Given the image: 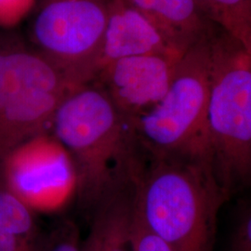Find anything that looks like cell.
I'll return each mask as SVG.
<instances>
[{
    "mask_svg": "<svg viewBox=\"0 0 251 251\" xmlns=\"http://www.w3.org/2000/svg\"><path fill=\"white\" fill-rule=\"evenodd\" d=\"M51 132L72 159L75 197L84 209L92 212L108 198L137 186L146 152L133 122L95 81L63 97Z\"/></svg>",
    "mask_w": 251,
    "mask_h": 251,
    "instance_id": "cell-1",
    "label": "cell"
},
{
    "mask_svg": "<svg viewBox=\"0 0 251 251\" xmlns=\"http://www.w3.org/2000/svg\"><path fill=\"white\" fill-rule=\"evenodd\" d=\"M135 190V210L172 251H212L217 217L230 195L211 163L149 156Z\"/></svg>",
    "mask_w": 251,
    "mask_h": 251,
    "instance_id": "cell-2",
    "label": "cell"
},
{
    "mask_svg": "<svg viewBox=\"0 0 251 251\" xmlns=\"http://www.w3.org/2000/svg\"><path fill=\"white\" fill-rule=\"evenodd\" d=\"M206 128L216 179L231 195L251 174V50L219 27L209 37Z\"/></svg>",
    "mask_w": 251,
    "mask_h": 251,
    "instance_id": "cell-3",
    "label": "cell"
},
{
    "mask_svg": "<svg viewBox=\"0 0 251 251\" xmlns=\"http://www.w3.org/2000/svg\"><path fill=\"white\" fill-rule=\"evenodd\" d=\"M213 25L180 58L161 100L133 122L149 156L174 155L211 163L206 109Z\"/></svg>",
    "mask_w": 251,
    "mask_h": 251,
    "instance_id": "cell-4",
    "label": "cell"
},
{
    "mask_svg": "<svg viewBox=\"0 0 251 251\" xmlns=\"http://www.w3.org/2000/svg\"><path fill=\"white\" fill-rule=\"evenodd\" d=\"M73 89L31 47L0 42V162L19 144L51 131L54 114Z\"/></svg>",
    "mask_w": 251,
    "mask_h": 251,
    "instance_id": "cell-5",
    "label": "cell"
},
{
    "mask_svg": "<svg viewBox=\"0 0 251 251\" xmlns=\"http://www.w3.org/2000/svg\"><path fill=\"white\" fill-rule=\"evenodd\" d=\"M110 0H37L29 15L31 48L72 88L94 80Z\"/></svg>",
    "mask_w": 251,
    "mask_h": 251,
    "instance_id": "cell-6",
    "label": "cell"
},
{
    "mask_svg": "<svg viewBox=\"0 0 251 251\" xmlns=\"http://www.w3.org/2000/svg\"><path fill=\"white\" fill-rule=\"evenodd\" d=\"M0 185L36 213L59 211L75 196L72 159L51 131L17 145L0 162Z\"/></svg>",
    "mask_w": 251,
    "mask_h": 251,
    "instance_id": "cell-7",
    "label": "cell"
},
{
    "mask_svg": "<svg viewBox=\"0 0 251 251\" xmlns=\"http://www.w3.org/2000/svg\"><path fill=\"white\" fill-rule=\"evenodd\" d=\"M181 57L150 54L119 59L101 68L93 81L134 122L165 96Z\"/></svg>",
    "mask_w": 251,
    "mask_h": 251,
    "instance_id": "cell-8",
    "label": "cell"
},
{
    "mask_svg": "<svg viewBox=\"0 0 251 251\" xmlns=\"http://www.w3.org/2000/svg\"><path fill=\"white\" fill-rule=\"evenodd\" d=\"M150 54L183 56L169 45L141 12L123 0H110L97 74L108 63L119 59Z\"/></svg>",
    "mask_w": 251,
    "mask_h": 251,
    "instance_id": "cell-9",
    "label": "cell"
},
{
    "mask_svg": "<svg viewBox=\"0 0 251 251\" xmlns=\"http://www.w3.org/2000/svg\"><path fill=\"white\" fill-rule=\"evenodd\" d=\"M123 1L141 12L169 45L181 55L213 25L202 15L195 0Z\"/></svg>",
    "mask_w": 251,
    "mask_h": 251,
    "instance_id": "cell-10",
    "label": "cell"
},
{
    "mask_svg": "<svg viewBox=\"0 0 251 251\" xmlns=\"http://www.w3.org/2000/svg\"><path fill=\"white\" fill-rule=\"evenodd\" d=\"M134 188L108 198L92 211L90 231L80 251H130Z\"/></svg>",
    "mask_w": 251,
    "mask_h": 251,
    "instance_id": "cell-11",
    "label": "cell"
},
{
    "mask_svg": "<svg viewBox=\"0 0 251 251\" xmlns=\"http://www.w3.org/2000/svg\"><path fill=\"white\" fill-rule=\"evenodd\" d=\"M35 213L0 185V251H39Z\"/></svg>",
    "mask_w": 251,
    "mask_h": 251,
    "instance_id": "cell-12",
    "label": "cell"
},
{
    "mask_svg": "<svg viewBox=\"0 0 251 251\" xmlns=\"http://www.w3.org/2000/svg\"><path fill=\"white\" fill-rule=\"evenodd\" d=\"M206 21L251 50V0H195Z\"/></svg>",
    "mask_w": 251,
    "mask_h": 251,
    "instance_id": "cell-13",
    "label": "cell"
},
{
    "mask_svg": "<svg viewBox=\"0 0 251 251\" xmlns=\"http://www.w3.org/2000/svg\"><path fill=\"white\" fill-rule=\"evenodd\" d=\"M79 231L75 224L64 221L41 240L39 251H80Z\"/></svg>",
    "mask_w": 251,
    "mask_h": 251,
    "instance_id": "cell-14",
    "label": "cell"
},
{
    "mask_svg": "<svg viewBox=\"0 0 251 251\" xmlns=\"http://www.w3.org/2000/svg\"><path fill=\"white\" fill-rule=\"evenodd\" d=\"M130 251H172L167 243L144 224L135 206L130 228Z\"/></svg>",
    "mask_w": 251,
    "mask_h": 251,
    "instance_id": "cell-15",
    "label": "cell"
},
{
    "mask_svg": "<svg viewBox=\"0 0 251 251\" xmlns=\"http://www.w3.org/2000/svg\"><path fill=\"white\" fill-rule=\"evenodd\" d=\"M37 0H0V28L17 26L29 17Z\"/></svg>",
    "mask_w": 251,
    "mask_h": 251,
    "instance_id": "cell-16",
    "label": "cell"
},
{
    "mask_svg": "<svg viewBox=\"0 0 251 251\" xmlns=\"http://www.w3.org/2000/svg\"><path fill=\"white\" fill-rule=\"evenodd\" d=\"M233 251H251V208L247 202L239 207L233 233Z\"/></svg>",
    "mask_w": 251,
    "mask_h": 251,
    "instance_id": "cell-17",
    "label": "cell"
}]
</instances>
